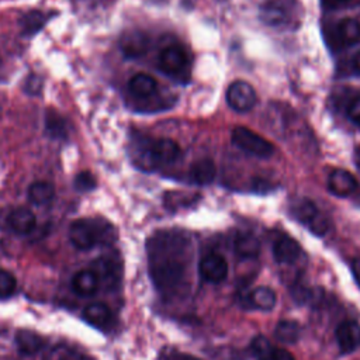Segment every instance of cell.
Segmentation results:
<instances>
[{
	"label": "cell",
	"mask_w": 360,
	"mask_h": 360,
	"mask_svg": "<svg viewBox=\"0 0 360 360\" xmlns=\"http://www.w3.org/2000/svg\"><path fill=\"white\" fill-rule=\"evenodd\" d=\"M186 238L177 232H159L150 238L149 273L155 287L162 292H173L186 277L181 255L186 252Z\"/></svg>",
	"instance_id": "1"
},
{
	"label": "cell",
	"mask_w": 360,
	"mask_h": 360,
	"mask_svg": "<svg viewBox=\"0 0 360 360\" xmlns=\"http://www.w3.org/2000/svg\"><path fill=\"white\" fill-rule=\"evenodd\" d=\"M111 226L107 224L104 228L100 221L82 218L70 224L68 236L70 243L79 250H89L97 243L103 242L105 238H110Z\"/></svg>",
	"instance_id": "2"
},
{
	"label": "cell",
	"mask_w": 360,
	"mask_h": 360,
	"mask_svg": "<svg viewBox=\"0 0 360 360\" xmlns=\"http://www.w3.org/2000/svg\"><path fill=\"white\" fill-rule=\"evenodd\" d=\"M291 214L316 236H323L329 231V219L311 200L298 198L291 205Z\"/></svg>",
	"instance_id": "3"
},
{
	"label": "cell",
	"mask_w": 360,
	"mask_h": 360,
	"mask_svg": "<svg viewBox=\"0 0 360 360\" xmlns=\"http://www.w3.org/2000/svg\"><path fill=\"white\" fill-rule=\"evenodd\" d=\"M232 142L242 150L257 158H269L274 152V146L267 139L246 127H236L232 131Z\"/></svg>",
	"instance_id": "4"
},
{
	"label": "cell",
	"mask_w": 360,
	"mask_h": 360,
	"mask_svg": "<svg viewBox=\"0 0 360 360\" xmlns=\"http://www.w3.org/2000/svg\"><path fill=\"white\" fill-rule=\"evenodd\" d=\"M226 103L232 110L238 112H245L255 107L256 93L249 83L236 80L226 90Z\"/></svg>",
	"instance_id": "5"
},
{
	"label": "cell",
	"mask_w": 360,
	"mask_h": 360,
	"mask_svg": "<svg viewBox=\"0 0 360 360\" xmlns=\"http://www.w3.org/2000/svg\"><path fill=\"white\" fill-rule=\"evenodd\" d=\"M188 65V56L181 45H169L159 55V68L170 76L180 75Z\"/></svg>",
	"instance_id": "6"
},
{
	"label": "cell",
	"mask_w": 360,
	"mask_h": 360,
	"mask_svg": "<svg viewBox=\"0 0 360 360\" xmlns=\"http://www.w3.org/2000/svg\"><path fill=\"white\" fill-rule=\"evenodd\" d=\"M198 273L202 280L218 284L228 276V263L221 255L210 253L200 260Z\"/></svg>",
	"instance_id": "7"
},
{
	"label": "cell",
	"mask_w": 360,
	"mask_h": 360,
	"mask_svg": "<svg viewBox=\"0 0 360 360\" xmlns=\"http://www.w3.org/2000/svg\"><path fill=\"white\" fill-rule=\"evenodd\" d=\"M292 15V6L287 0H269L260 8V18L271 27L288 24Z\"/></svg>",
	"instance_id": "8"
},
{
	"label": "cell",
	"mask_w": 360,
	"mask_h": 360,
	"mask_svg": "<svg viewBox=\"0 0 360 360\" xmlns=\"http://www.w3.org/2000/svg\"><path fill=\"white\" fill-rule=\"evenodd\" d=\"M335 338L342 353H352L360 346V325L356 321H345L336 328Z\"/></svg>",
	"instance_id": "9"
},
{
	"label": "cell",
	"mask_w": 360,
	"mask_h": 360,
	"mask_svg": "<svg viewBox=\"0 0 360 360\" xmlns=\"http://www.w3.org/2000/svg\"><path fill=\"white\" fill-rule=\"evenodd\" d=\"M274 260L281 264H294L301 256V246L290 236H280L273 243Z\"/></svg>",
	"instance_id": "10"
},
{
	"label": "cell",
	"mask_w": 360,
	"mask_h": 360,
	"mask_svg": "<svg viewBox=\"0 0 360 360\" xmlns=\"http://www.w3.org/2000/svg\"><path fill=\"white\" fill-rule=\"evenodd\" d=\"M328 188L338 197H346L356 191L357 180L354 176L343 169H335L328 177Z\"/></svg>",
	"instance_id": "11"
},
{
	"label": "cell",
	"mask_w": 360,
	"mask_h": 360,
	"mask_svg": "<svg viewBox=\"0 0 360 360\" xmlns=\"http://www.w3.org/2000/svg\"><path fill=\"white\" fill-rule=\"evenodd\" d=\"M148 152L155 162H160V163H172L177 160L181 153L180 146L169 138H160L153 141L149 145Z\"/></svg>",
	"instance_id": "12"
},
{
	"label": "cell",
	"mask_w": 360,
	"mask_h": 360,
	"mask_svg": "<svg viewBox=\"0 0 360 360\" xmlns=\"http://www.w3.org/2000/svg\"><path fill=\"white\" fill-rule=\"evenodd\" d=\"M7 224L10 229L18 235H28L35 229L37 218L28 208H14L10 211Z\"/></svg>",
	"instance_id": "13"
},
{
	"label": "cell",
	"mask_w": 360,
	"mask_h": 360,
	"mask_svg": "<svg viewBox=\"0 0 360 360\" xmlns=\"http://www.w3.org/2000/svg\"><path fill=\"white\" fill-rule=\"evenodd\" d=\"M83 319L100 329H105L108 326L112 325L114 321V315L111 312V309L103 304V302H93L89 304L84 309H83Z\"/></svg>",
	"instance_id": "14"
},
{
	"label": "cell",
	"mask_w": 360,
	"mask_h": 360,
	"mask_svg": "<svg viewBox=\"0 0 360 360\" xmlns=\"http://www.w3.org/2000/svg\"><path fill=\"white\" fill-rule=\"evenodd\" d=\"M100 287L98 276L94 270L84 269L77 271L72 278V288L77 295L90 297L93 295Z\"/></svg>",
	"instance_id": "15"
},
{
	"label": "cell",
	"mask_w": 360,
	"mask_h": 360,
	"mask_svg": "<svg viewBox=\"0 0 360 360\" xmlns=\"http://www.w3.org/2000/svg\"><path fill=\"white\" fill-rule=\"evenodd\" d=\"M120 45L127 58H138L146 52L148 37L141 31H131L122 37Z\"/></svg>",
	"instance_id": "16"
},
{
	"label": "cell",
	"mask_w": 360,
	"mask_h": 360,
	"mask_svg": "<svg viewBox=\"0 0 360 360\" xmlns=\"http://www.w3.org/2000/svg\"><path fill=\"white\" fill-rule=\"evenodd\" d=\"M15 343H17L18 352L21 354L31 356L44 347L45 340L38 333H35L32 330L21 329L15 333Z\"/></svg>",
	"instance_id": "17"
},
{
	"label": "cell",
	"mask_w": 360,
	"mask_h": 360,
	"mask_svg": "<svg viewBox=\"0 0 360 360\" xmlns=\"http://www.w3.org/2000/svg\"><path fill=\"white\" fill-rule=\"evenodd\" d=\"M94 264H96V274L98 276L100 281H105L108 285L117 284L120 281L121 270L115 259L103 256V257H98L94 262Z\"/></svg>",
	"instance_id": "18"
},
{
	"label": "cell",
	"mask_w": 360,
	"mask_h": 360,
	"mask_svg": "<svg viewBox=\"0 0 360 360\" xmlns=\"http://www.w3.org/2000/svg\"><path fill=\"white\" fill-rule=\"evenodd\" d=\"M128 89L132 96L138 98H148L156 91L158 83L152 76L146 73H138L131 77L128 83Z\"/></svg>",
	"instance_id": "19"
},
{
	"label": "cell",
	"mask_w": 360,
	"mask_h": 360,
	"mask_svg": "<svg viewBox=\"0 0 360 360\" xmlns=\"http://www.w3.org/2000/svg\"><path fill=\"white\" fill-rule=\"evenodd\" d=\"M27 195H28L30 202H32L35 205H46L55 197V187L49 181L38 180V181H34L28 187Z\"/></svg>",
	"instance_id": "20"
},
{
	"label": "cell",
	"mask_w": 360,
	"mask_h": 360,
	"mask_svg": "<svg viewBox=\"0 0 360 360\" xmlns=\"http://www.w3.org/2000/svg\"><path fill=\"white\" fill-rule=\"evenodd\" d=\"M215 165L211 159H200L193 163L190 169V177L195 184H210L215 179Z\"/></svg>",
	"instance_id": "21"
},
{
	"label": "cell",
	"mask_w": 360,
	"mask_h": 360,
	"mask_svg": "<svg viewBox=\"0 0 360 360\" xmlns=\"http://www.w3.org/2000/svg\"><path fill=\"white\" fill-rule=\"evenodd\" d=\"M276 292L266 285H259L249 292V302L252 304V307L262 311L273 309L276 305Z\"/></svg>",
	"instance_id": "22"
},
{
	"label": "cell",
	"mask_w": 360,
	"mask_h": 360,
	"mask_svg": "<svg viewBox=\"0 0 360 360\" xmlns=\"http://www.w3.org/2000/svg\"><path fill=\"white\" fill-rule=\"evenodd\" d=\"M336 34L342 45H354L360 39V22L354 18H345L339 22Z\"/></svg>",
	"instance_id": "23"
},
{
	"label": "cell",
	"mask_w": 360,
	"mask_h": 360,
	"mask_svg": "<svg viewBox=\"0 0 360 360\" xmlns=\"http://www.w3.org/2000/svg\"><path fill=\"white\" fill-rule=\"evenodd\" d=\"M235 252L240 257H256L260 252V242L259 239L252 233H240L233 243Z\"/></svg>",
	"instance_id": "24"
},
{
	"label": "cell",
	"mask_w": 360,
	"mask_h": 360,
	"mask_svg": "<svg viewBox=\"0 0 360 360\" xmlns=\"http://www.w3.org/2000/svg\"><path fill=\"white\" fill-rule=\"evenodd\" d=\"M300 325L295 321L291 319H283L280 321L274 328V336L281 343H295L300 339Z\"/></svg>",
	"instance_id": "25"
},
{
	"label": "cell",
	"mask_w": 360,
	"mask_h": 360,
	"mask_svg": "<svg viewBox=\"0 0 360 360\" xmlns=\"http://www.w3.org/2000/svg\"><path fill=\"white\" fill-rule=\"evenodd\" d=\"M276 347L264 336H256L250 343V352L255 360H273Z\"/></svg>",
	"instance_id": "26"
},
{
	"label": "cell",
	"mask_w": 360,
	"mask_h": 360,
	"mask_svg": "<svg viewBox=\"0 0 360 360\" xmlns=\"http://www.w3.org/2000/svg\"><path fill=\"white\" fill-rule=\"evenodd\" d=\"M45 129L49 136L52 138H66L68 131H66V122L65 120L55 111H48L46 118H45Z\"/></svg>",
	"instance_id": "27"
},
{
	"label": "cell",
	"mask_w": 360,
	"mask_h": 360,
	"mask_svg": "<svg viewBox=\"0 0 360 360\" xmlns=\"http://www.w3.org/2000/svg\"><path fill=\"white\" fill-rule=\"evenodd\" d=\"M46 18L45 14L41 11H30L22 15L21 18V27H22V34L27 37H31L37 34L42 25L45 24Z\"/></svg>",
	"instance_id": "28"
},
{
	"label": "cell",
	"mask_w": 360,
	"mask_h": 360,
	"mask_svg": "<svg viewBox=\"0 0 360 360\" xmlns=\"http://www.w3.org/2000/svg\"><path fill=\"white\" fill-rule=\"evenodd\" d=\"M15 288H17L15 277L10 271L0 269V300L11 297Z\"/></svg>",
	"instance_id": "29"
},
{
	"label": "cell",
	"mask_w": 360,
	"mask_h": 360,
	"mask_svg": "<svg viewBox=\"0 0 360 360\" xmlns=\"http://www.w3.org/2000/svg\"><path fill=\"white\" fill-rule=\"evenodd\" d=\"M96 187V179L90 172H80L75 177V188L79 191H90Z\"/></svg>",
	"instance_id": "30"
},
{
	"label": "cell",
	"mask_w": 360,
	"mask_h": 360,
	"mask_svg": "<svg viewBox=\"0 0 360 360\" xmlns=\"http://www.w3.org/2000/svg\"><path fill=\"white\" fill-rule=\"evenodd\" d=\"M48 360H80V359H79V354L72 349H69L68 346H56L51 352Z\"/></svg>",
	"instance_id": "31"
},
{
	"label": "cell",
	"mask_w": 360,
	"mask_h": 360,
	"mask_svg": "<svg viewBox=\"0 0 360 360\" xmlns=\"http://www.w3.org/2000/svg\"><path fill=\"white\" fill-rule=\"evenodd\" d=\"M162 360H201L190 353H184V352H179L176 349H170V350H165L162 353Z\"/></svg>",
	"instance_id": "32"
},
{
	"label": "cell",
	"mask_w": 360,
	"mask_h": 360,
	"mask_svg": "<svg viewBox=\"0 0 360 360\" xmlns=\"http://www.w3.org/2000/svg\"><path fill=\"white\" fill-rule=\"evenodd\" d=\"M347 117L349 120L356 124L357 127H360V97L354 98L349 107H347Z\"/></svg>",
	"instance_id": "33"
},
{
	"label": "cell",
	"mask_w": 360,
	"mask_h": 360,
	"mask_svg": "<svg viewBox=\"0 0 360 360\" xmlns=\"http://www.w3.org/2000/svg\"><path fill=\"white\" fill-rule=\"evenodd\" d=\"M352 273H353V277H354L356 284H357L359 288H360V257H359V259H354V262L352 263Z\"/></svg>",
	"instance_id": "34"
},
{
	"label": "cell",
	"mask_w": 360,
	"mask_h": 360,
	"mask_svg": "<svg viewBox=\"0 0 360 360\" xmlns=\"http://www.w3.org/2000/svg\"><path fill=\"white\" fill-rule=\"evenodd\" d=\"M321 1H322L323 7H326V8H335V7H339V6L345 4V3H347L349 0H321Z\"/></svg>",
	"instance_id": "35"
},
{
	"label": "cell",
	"mask_w": 360,
	"mask_h": 360,
	"mask_svg": "<svg viewBox=\"0 0 360 360\" xmlns=\"http://www.w3.org/2000/svg\"><path fill=\"white\" fill-rule=\"evenodd\" d=\"M352 65H353V69H354L356 72H359V73H360V51L354 55Z\"/></svg>",
	"instance_id": "36"
},
{
	"label": "cell",
	"mask_w": 360,
	"mask_h": 360,
	"mask_svg": "<svg viewBox=\"0 0 360 360\" xmlns=\"http://www.w3.org/2000/svg\"><path fill=\"white\" fill-rule=\"evenodd\" d=\"M356 163L360 167V146L356 149Z\"/></svg>",
	"instance_id": "37"
}]
</instances>
